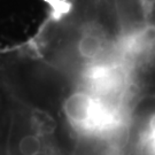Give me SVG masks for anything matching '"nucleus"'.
<instances>
[{
	"label": "nucleus",
	"instance_id": "obj_1",
	"mask_svg": "<svg viewBox=\"0 0 155 155\" xmlns=\"http://www.w3.org/2000/svg\"><path fill=\"white\" fill-rule=\"evenodd\" d=\"M63 111L68 121L74 125L90 127L101 121L104 110L92 94L86 91H76L67 97Z\"/></svg>",
	"mask_w": 155,
	"mask_h": 155
},
{
	"label": "nucleus",
	"instance_id": "obj_2",
	"mask_svg": "<svg viewBox=\"0 0 155 155\" xmlns=\"http://www.w3.org/2000/svg\"><path fill=\"white\" fill-rule=\"evenodd\" d=\"M31 123L39 133L44 136L53 134L56 129V121L48 111L41 109H33L30 116Z\"/></svg>",
	"mask_w": 155,
	"mask_h": 155
},
{
	"label": "nucleus",
	"instance_id": "obj_3",
	"mask_svg": "<svg viewBox=\"0 0 155 155\" xmlns=\"http://www.w3.org/2000/svg\"><path fill=\"white\" fill-rule=\"evenodd\" d=\"M41 150V140L36 134H27L18 141V152L22 155H35Z\"/></svg>",
	"mask_w": 155,
	"mask_h": 155
},
{
	"label": "nucleus",
	"instance_id": "obj_4",
	"mask_svg": "<svg viewBox=\"0 0 155 155\" xmlns=\"http://www.w3.org/2000/svg\"><path fill=\"white\" fill-rule=\"evenodd\" d=\"M35 155H50L47 152H45V150H39L38 153H36Z\"/></svg>",
	"mask_w": 155,
	"mask_h": 155
}]
</instances>
